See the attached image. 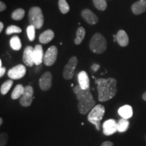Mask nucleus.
Wrapping results in <instances>:
<instances>
[{
	"instance_id": "f257e3e1",
	"label": "nucleus",
	"mask_w": 146,
	"mask_h": 146,
	"mask_svg": "<svg viewBox=\"0 0 146 146\" xmlns=\"http://www.w3.org/2000/svg\"><path fill=\"white\" fill-rule=\"evenodd\" d=\"M96 83L98 85V100L104 102L112 99L117 93V81L114 78H99Z\"/></svg>"
},
{
	"instance_id": "473e14b6",
	"label": "nucleus",
	"mask_w": 146,
	"mask_h": 146,
	"mask_svg": "<svg viewBox=\"0 0 146 146\" xmlns=\"http://www.w3.org/2000/svg\"><path fill=\"white\" fill-rule=\"evenodd\" d=\"M101 146H114V144H113L112 142L107 141L104 142V143L102 144Z\"/></svg>"
},
{
	"instance_id": "bb28decb",
	"label": "nucleus",
	"mask_w": 146,
	"mask_h": 146,
	"mask_svg": "<svg viewBox=\"0 0 146 146\" xmlns=\"http://www.w3.org/2000/svg\"><path fill=\"white\" fill-rule=\"evenodd\" d=\"M58 7L60 12L62 14L68 13L70 10V7H69L68 3L66 0H59L58 1Z\"/></svg>"
},
{
	"instance_id": "412c9836",
	"label": "nucleus",
	"mask_w": 146,
	"mask_h": 146,
	"mask_svg": "<svg viewBox=\"0 0 146 146\" xmlns=\"http://www.w3.org/2000/svg\"><path fill=\"white\" fill-rule=\"evenodd\" d=\"M10 45L12 50L18 51L21 49L22 43L20 38L18 36H14L10 40Z\"/></svg>"
},
{
	"instance_id": "7c9ffc66",
	"label": "nucleus",
	"mask_w": 146,
	"mask_h": 146,
	"mask_svg": "<svg viewBox=\"0 0 146 146\" xmlns=\"http://www.w3.org/2000/svg\"><path fill=\"white\" fill-rule=\"evenodd\" d=\"M91 69H92L93 71H94V72H96V71H98L99 70V68H100V66L99 64H94L92 66H91Z\"/></svg>"
},
{
	"instance_id": "f8f14e48",
	"label": "nucleus",
	"mask_w": 146,
	"mask_h": 146,
	"mask_svg": "<svg viewBox=\"0 0 146 146\" xmlns=\"http://www.w3.org/2000/svg\"><path fill=\"white\" fill-rule=\"evenodd\" d=\"M33 50L34 48L32 46H27L24 50L23 60L25 64L27 66L31 67L35 64L33 60Z\"/></svg>"
},
{
	"instance_id": "ea45409f",
	"label": "nucleus",
	"mask_w": 146,
	"mask_h": 146,
	"mask_svg": "<svg viewBox=\"0 0 146 146\" xmlns=\"http://www.w3.org/2000/svg\"><path fill=\"white\" fill-rule=\"evenodd\" d=\"M145 141H146V134H145Z\"/></svg>"
},
{
	"instance_id": "9b49d317",
	"label": "nucleus",
	"mask_w": 146,
	"mask_h": 146,
	"mask_svg": "<svg viewBox=\"0 0 146 146\" xmlns=\"http://www.w3.org/2000/svg\"><path fill=\"white\" fill-rule=\"evenodd\" d=\"M118 131V123L114 119H108L103 124V133L105 135L110 136Z\"/></svg>"
},
{
	"instance_id": "c756f323",
	"label": "nucleus",
	"mask_w": 146,
	"mask_h": 146,
	"mask_svg": "<svg viewBox=\"0 0 146 146\" xmlns=\"http://www.w3.org/2000/svg\"><path fill=\"white\" fill-rule=\"evenodd\" d=\"M8 141V135L5 133L0 134V146H5Z\"/></svg>"
},
{
	"instance_id": "4c0bfd02",
	"label": "nucleus",
	"mask_w": 146,
	"mask_h": 146,
	"mask_svg": "<svg viewBox=\"0 0 146 146\" xmlns=\"http://www.w3.org/2000/svg\"><path fill=\"white\" fill-rule=\"evenodd\" d=\"M2 123H3V118H0V125H2Z\"/></svg>"
},
{
	"instance_id": "2eb2a0df",
	"label": "nucleus",
	"mask_w": 146,
	"mask_h": 146,
	"mask_svg": "<svg viewBox=\"0 0 146 146\" xmlns=\"http://www.w3.org/2000/svg\"><path fill=\"white\" fill-rule=\"evenodd\" d=\"M133 13L135 15H139L146 11V0H139L136 1L131 6Z\"/></svg>"
},
{
	"instance_id": "9d476101",
	"label": "nucleus",
	"mask_w": 146,
	"mask_h": 146,
	"mask_svg": "<svg viewBox=\"0 0 146 146\" xmlns=\"http://www.w3.org/2000/svg\"><path fill=\"white\" fill-rule=\"evenodd\" d=\"M39 85L42 91H48L52 85V74L49 71L43 73L39 78Z\"/></svg>"
},
{
	"instance_id": "4468645a",
	"label": "nucleus",
	"mask_w": 146,
	"mask_h": 146,
	"mask_svg": "<svg viewBox=\"0 0 146 146\" xmlns=\"http://www.w3.org/2000/svg\"><path fill=\"white\" fill-rule=\"evenodd\" d=\"M43 47L41 45H36L33 50V60L35 64L39 66L43 61Z\"/></svg>"
},
{
	"instance_id": "dca6fc26",
	"label": "nucleus",
	"mask_w": 146,
	"mask_h": 146,
	"mask_svg": "<svg viewBox=\"0 0 146 146\" xmlns=\"http://www.w3.org/2000/svg\"><path fill=\"white\" fill-rule=\"evenodd\" d=\"M78 81L79 86L83 89H87L89 88L90 82L87 73L85 71H81L78 74Z\"/></svg>"
},
{
	"instance_id": "f03ea898",
	"label": "nucleus",
	"mask_w": 146,
	"mask_h": 146,
	"mask_svg": "<svg viewBox=\"0 0 146 146\" xmlns=\"http://www.w3.org/2000/svg\"><path fill=\"white\" fill-rule=\"evenodd\" d=\"M73 92L78 100V109L81 114H86L95 106L96 102L90 91V88L83 89L79 85L73 88Z\"/></svg>"
},
{
	"instance_id": "c85d7f7f",
	"label": "nucleus",
	"mask_w": 146,
	"mask_h": 146,
	"mask_svg": "<svg viewBox=\"0 0 146 146\" xmlns=\"http://www.w3.org/2000/svg\"><path fill=\"white\" fill-rule=\"evenodd\" d=\"M21 32L22 29L20 27L15 26V25H10L6 29V31H5V33L8 35L13 33H21Z\"/></svg>"
},
{
	"instance_id": "0eeeda50",
	"label": "nucleus",
	"mask_w": 146,
	"mask_h": 146,
	"mask_svg": "<svg viewBox=\"0 0 146 146\" xmlns=\"http://www.w3.org/2000/svg\"><path fill=\"white\" fill-rule=\"evenodd\" d=\"M58 57V49L54 45L49 47L43 57V62L47 66H51L56 62Z\"/></svg>"
},
{
	"instance_id": "a211bd4d",
	"label": "nucleus",
	"mask_w": 146,
	"mask_h": 146,
	"mask_svg": "<svg viewBox=\"0 0 146 146\" xmlns=\"http://www.w3.org/2000/svg\"><path fill=\"white\" fill-rule=\"evenodd\" d=\"M118 43L121 47H126L129 45V36L124 30H120L116 35Z\"/></svg>"
},
{
	"instance_id": "39448f33",
	"label": "nucleus",
	"mask_w": 146,
	"mask_h": 146,
	"mask_svg": "<svg viewBox=\"0 0 146 146\" xmlns=\"http://www.w3.org/2000/svg\"><path fill=\"white\" fill-rule=\"evenodd\" d=\"M29 20L30 25H33L35 29H41L44 23V17L41 9L39 7H32L29 12Z\"/></svg>"
},
{
	"instance_id": "72a5a7b5",
	"label": "nucleus",
	"mask_w": 146,
	"mask_h": 146,
	"mask_svg": "<svg viewBox=\"0 0 146 146\" xmlns=\"http://www.w3.org/2000/svg\"><path fill=\"white\" fill-rule=\"evenodd\" d=\"M5 72V67H0V76L2 77L4 75Z\"/></svg>"
},
{
	"instance_id": "20e7f679",
	"label": "nucleus",
	"mask_w": 146,
	"mask_h": 146,
	"mask_svg": "<svg viewBox=\"0 0 146 146\" xmlns=\"http://www.w3.org/2000/svg\"><path fill=\"white\" fill-rule=\"evenodd\" d=\"M105 114V108L103 105L98 104L89 112L87 118L91 123L95 125L97 131L100 130V123Z\"/></svg>"
},
{
	"instance_id": "58836bf2",
	"label": "nucleus",
	"mask_w": 146,
	"mask_h": 146,
	"mask_svg": "<svg viewBox=\"0 0 146 146\" xmlns=\"http://www.w3.org/2000/svg\"><path fill=\"white\" fill-rule=\"evenodd\" d=\"M0 67H2V62H1V60H0Z\"/></svg>"
},
{
	"instance_id": "393cba45",
	"label": "nucleus",
	"mask_w": 146,
	"mask_h": 146,
	"mask_svg": "<svg viewBox=\"0 0 146 146\" xmlns=\"http://www.w3.org/2000/svg\"><path fill=\"white\" fill-rule=\"evenodd\" d=\"M93 3L98 10L104 11L107 8L106 0H93Z\"/></svg>"
},
{
	"instance_id": "f704fd0d",
	"label": "nucleus",
	"mask_w": 146,
	"mask_h": 146,
	"mask_svg": "<svg viewBox=\"0 0 146 146\" xmlns=\"http://www.w3.org/2000/svg\"><path fill=\"white\" fill-rule=\"evenodd\" d=\"M3 23H0V32H1L2 31V30H3Z\"/></svg>"
},
{
	"instance_id": "4be33fe9",
	"label": "nucleus",
	"mask_w": 146,
	"mask_h": 146,
	"mask_svg": "<svg viewBox=\"0 0 146 146\" xmlns=\"http://www.w3.org/2000/svg\"><path fill=\"white\" fill-rule=\"evenodd\" d=\"M85 36V30L83 27H78L76 31V36L75 39H74V43L76 45H80L83 41Z\"/></svg>"
},
{
	"instance_id": "ddd939ff",
	"label": "nucleus",
	"mask_w": 146,
	"mask_h": 146,
	"mask_svg": "<svg viewBox=\"0 0 146 146\" xmlns=\"http://www.w3.org/2000/svg\"><path fill=\"white\" fill-rule=\"evenodd\" d=\"M82 17L89 25H94L98 22V18L92 11L89 9H85L81 12Z\"/></svg>"
},
{
	"instance_id": "a878e982",
	"label": "nucleus",
	"mask_w": 146,
	"mask_h": 146,
	"mask_svg": "<svg viewBox=\"0 0 146 146\" xmlns=\"http://www.w3.org/2000/svg\"><path fill=\"white\" fill-rule=\"evenodd\" d=\"M13 85V81L12 80H8V81H5L1 86V94L2 95H5L7 93L10 91L11 87Z\"/></svg>"
},
{
	"instance_id": "423d86ee",
	"label": "nucleus",
	"mask_w": 146,
	"mask_h": 146,
	"mask_svg": "<svg viewBox=\"0 0 146 146\" xmlns=\"http://www.w3.org/2000/svg\"><path fill=\"white\" fill-rule=\"evenodd\" d=\"M77 64L78 59L76 56H72L70 58L67 64L65 66L64 68L63 76L65 79L70 80L72 78Z\"/></svg>"
},
{
	"instance_id": "e433bc0d",
	"label": "nucleus",
	"mask_w": 146,
	"mask_h": 146,
	"mask_svg": "<svg viewBox=\"0 0 146 146\" xmlns=\"http://www.w3.org/2000/svg\"><path fill=\"white\" fill-rule=\"evenodd\" d=\"M113 36H114V41L116 42V41H117V37H116V35H114Z\"/></svg>"
},
{
	"instance_id": "6e6552de",
	"label": "nucleus",
	"mask_w": 146,
	"mask_h": 146,
	"mask_svg": "<svg viewBox=\"0 0 146 146\" xmlns=\"http://www.w3.org/2000/svg\"><path fill=\"white\" fill-rule=\"evenodd\" d=\"M34 91L31 86H26L23 96L20 99V104L23 107H29L31 105L33 100Z\"/></svg>"
},
{
	"instance_id": "7ed1b4c3",
	"label": "nucleus",
	"mask_w": 146,
	"mask_h": 146,
	"mask_svg": "<svg viewBox=\"0 0 146 146\" xmlns=\"http://www.w3.org/2000/svg\"><path fill=\"white\" fill-rule=\"evenodd\" d=\"M89 48L96 54H102L106 50V39L101 33H97L91 38L89 43Z\"/></svg>"
},
{
	"instance_id": "cd10ccee",
	"label": "nucleus",
	"mask_w": 146,
	"mask_h": 146,
	"mask_svg": "<svg viewBox=\"0 0 146 146\" xmlns=\"http://www.w3.org/2000/svg\"><path fill=\"white\" fill-rule=\"evenodd\" d=\"M27 33L29 39L31 41H34V39H35V27L33 25H29L27 29Z\"/></svg>"
},
{
	"instance_id": "2f4dec72",
	"label": "nucleus",
	"mask_w": 146,
	"mask_h": 146,
	"mask_svg": "<svg viewBox=\"0 0 146 146\" xmlns=\"http://www.w3.org/2000/svg\"><path fill=\"white\" fill-rule=\"evenodd\" d=\"M5 9H6V5H5V3H3V1H1V2H0V11H1V12H3V11H4Z\"/></svg>"
},
{
	"instance_id": "5701e85b",
	"label": "nucleus",
	"mask_w": 146,
	"mask_h": 146,
	"mask_svg": "<svg viewBox=\"0 0 146 146\" xmlns=\"http://www.w3.org/2000/svg\"><path fill=\"white\" fill-rule=\"evenodd\" d=\"M129 127V122L128 119L122 118L118 123V131L120 133L125 132Z\"/></svg>"
},
{
	"instance_id": "f3484780",
	"label": "nucleus",
	"mask_w": 146,
	"mask_h": 146,
	"mask_svg": "<svg viewBox=\"0 0 146 146\" xmlns=\"http://www.w3.org/2000/svg\"><path fill=\"white\" fill-rule=\"evenodd\" d=\"M118 112L122 118L129 119L133 116V108L131 106L125 105L118 109Z\"/></svg>"
},
{
	"instance_id": "b1692460",
	"label": "nucleus",
	"mask_w": 146,
	"mask_h": 146,
	"mask_svg": "<svg viewBox=\"0 0 146 146\" xmlns=\"http://www.w3.org/2000/svg\"><path fill=\"white\" fill-rule=\"evenodd\" d=\"M25 12L23 9L18 8L14 10L12 14V18L14 21H21L25 16Z\"/></svg>"
},
{
	"instance_id": "6ab92c4d",
	"label": "nucleus",
	"mask_w": 146,
	"mask_h": 146,
	"mask_svg": "<svg viewBox=\"0 0 146 146\" xmlns=\"http://www.w3.org/2000/svg\"><path fill=\"white\" fill-rule=\"evenodd\" d=\"M54 33L52 30H49L45 31L43 32L42 33L39 35V41L41 43L43 44H47L49 43L50 41H52V40L54 39Z\"/></svg>"
},
{
	"instance_id": "c9c22d12",
	"label": "nucleus",
	"mask_w": 146,
	"mask_h": 146,
	"mask_svg": "<svg viewBox=\"0 0 146 146\" xmlns=\"http://www.w3.org/2000/svg\"><path fill=\"white\" fill-rule=\"evenodd\" d=\"M142 98H143V100H145V101L146 102V91L143 94V96H142Z\"/></svg>"
},
{
	"instance_id": "aec40b11",
	"label": "nucleus",
	"mask_w": 146,
	"mask_h": 146,
	"mask_svg": "<svg viewBox=\"0 0 146 146\" xmlns=\"http://www.w3.org/2000/svg\"><path fill=\"white\" fill-rule=\"evenodd\" d=\"M24 91H25V87L21 84L17 85L15 87V88L14 89L13 91H12L11 98H12V100H17L23 96Z\"/></svg>"
},
{
	"instance_id": "1a4fd4ad",
	"label": "nucleus",
	"mask_w": 146,
	"mask_h": 146,
	"mask_svg": "<svg viewBox=\"0 0 146 146\" xmlns=\"http://www.w3.org/2000/svg\"><path fill=\"white\" fill-rule=\"evenodd\" d=\"M26 72L27 69L25 65L18 64L8 70V76L12 80H18L24 77Z\"/></svg>"
}]
</instances>
